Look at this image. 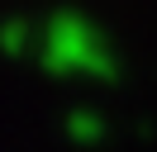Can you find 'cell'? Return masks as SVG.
Returning <instances> with one entry per match:
<instances>
[{
	"label": "cell",
	"instance_id": "cell-1",
	"mask_svg": "<svg viewBox=\"0 0 157 152\" xmlns=\"http://www.w3.org/2000/svg\"><path fill=\"white\" fill-rule=\"evenodd\" d=\"M29 62L52 81L109 86L119 76V43L86 10H48V14L33 19Z\"/></svg>",
	"mask_w": 157,
	"mask_h": 152
},
{
	"label": "cell",
	"instance_id": "cell-2",
	"mask_svg": "<svg viewBox=\"0 0 157 152\" xmlns=\"http://www.w3.org/2000/svg\"><path fill=\"white\" fill-rule=\"evenodd\" d=\"M67 128H71V138H76V142H100V133H105L109 124L100 119V114L81 109V114H71V119H67Z\"/></svg>",
	"mask_w": 157,
	"mask_h": 152
}]
</instances>
